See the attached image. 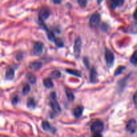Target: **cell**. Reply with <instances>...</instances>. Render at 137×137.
<instances>
[{
    "instance_id": "obj_1",
    "label": "cell",
    "mask_w": 137,
    "mask_h": 137,
    "mask_svg": "<svg viewBox=\"0 0 137 137\" xmlns=\"http://www.w3.org/2000/svg\"><path fill=\"white\" fill-rule=\"evenodd\" d=\"M103 128H104V124H103V122L101 120H97L94 122L90 127L91 131L95 134H94L95 136L101 135L100 133L102 131Z\"/></svg>"
},
{
    "instance_id": "obj_2",
    "label": "cell",
    "mask_w": 137,
    "mask_h": 137,
    "mask_svg": "<svg viewBox=\"0 0 137 137\" xmlns=\"http://www.w3.org/2000/svg\"><path fill=\"white\" fill-rule=\"evenodd\" d=\"M50 105L51 108L56 113H60L61 112V108L60 106L59 103L56 100V95L55 92H52L51 94V99H50Z\"/></svg>"
},
{
    "instance_id": "obj_3",
    "label": "cell",
    "mask_w": 137,
    "mask_h": 137,
    "mask_svg": "<svg viewBox=\"0 0 137 137\" xmlns=\"http://www.w3.org/2000/svg\"><path fill=\"white\" fill-rule=\"evenodd\" d=\"M105 60H106V64L107 65L111 67L113 64H114V56L113 54L112 51L108 49H106V51H105Z\"/></svg>"
},
{
    "instance_id": "obj_4",
    "label": "cell",
    "mask_w": 137,
    "mask_h": 137,
    "mask_svg": "<svg viewBox=\"0 0 137 137\" xmlns=\"http://www.w3.org/2000/svg\"><path fill=\"white\" fill-rule=\"evenodd\" d=\"M82 48V40L80 37H78L74 42V51L75 56L77 58H78L81 53Z\"/></svg>"
},
{
    "instance_id": "obj_5",
    "label": "cell",
    "mask_w": 137,
    "mask_h": 137,
    "mask_svg": "<svg viewBox=\"0 0 137 137\" xmlns=\"http://www.w3.org/2000/svg\"><path fill=\"white\" fill-rule=\"evenodd\" d=\"M50 15V11L48 8H43L41 9L39 13V22L40 23H44L45 20L48 18Z\"/></svg>"
},
{
    "instance_id": "obj_6",
    "label": "cell",
    "mask_w": 137,
    "mask_h": 137,
    "mask_svg": "<svg viewBox=\"0 0 137 137\" xmlns=\"http://www.w3.org/2000/svg\"><path fill=\"white\" fill-rule=\"evenodd\" d=\"M100 22V16L98 14H94L90 19V25L92 28H96Z\"/></svg>"
},
{
    "instance_id": "obj_7",
    "label": "cell",
    "mask_w": 137,
    "mask_h": 137,
    "mask_svg": "<svg viewBox=\"0 0 137 137\" xmlns=\"http://www.w3.org/2000/svg\"><path fill=\"white\" fill-rule=\"evenodd\" d=\"M43 50H44V44L41 42H37L34 45L33 52L36 56H40L43 52Z\"/></svg>"
},
{
    "instance_id": "obj_8",
    "label": "cell",
    "mask_w": 137,
    "mask_h": 137,
    "mask_svg": "<svg viewBox=\"0 0 137 137\" xmlns=\"http://www.w3.org/2000/svg\"><path fill=\"white\" fill-rule=\"evenodd\" d=\"M137 129V122L134 119H131V120H128L127 125H126V130L128 131L129 133H134Z\"/></svg>"
},
{
    "instance_id": "obj_9",
    "label": "cell",
    "mask_w": 137,
    "mask_h": 137,
    "mask_svg": "<svg viewBox=\"0 0 137 137\" xmlns=\"http://www.w3.org/2000/svg\"><path fill=\"white\" fill-rule=\"evenodd\" d=\"M83 113V108L82 106H77L74 109L73 114L76 118H79Z\"/></svg>"
},
{
    "instance_id": "obj_10",
    "label": "cell",
    "mask_w": 137,
    "mask_h": 137,
    "mask_svg": "<svg viewBox=\"0 0 137 137\" xmlns=\"http://www.w3.org/2000/svg\"><path fill=\"white\" fill-rule=\"evenodd\" d=\"M124 3V0H111V6L113 9L121 7Z\"/></svg>"
},
{
    "instance_id": "obj_11",
    "label": "cell",
    "mask_w": 137,
    "mask_h": 137,
    "mask_svg": "<svg viewBox=\"0 0 137 137\" xmlns=\"http://www.w3.org/2000/svg\"><path fill=\"white\" fill-rule=\"evenodd\" d=\"M90 81L92 83H96L97 80V73L94 68H92L90 74Z\"/></svg>"
},
{
    "instance_id": "obj_12",
    "label": "cell",
    "mask_w": 137,
    "mask_h": 137,
    "mask_svg": "<svg viewBox=\"0 0 137 137\" xmlns=\"http://www.w3.org/2000/svg\"><path fill=\"white\" fill-rule=\"evenodd\" d=\"M14 70L11 68H9L7 69L6 73H5V78L8 80H12L14 77Z\"/></svg>"
},
{
    "instance_id": "obj_13",
    "label": "cell",
    "mask_w": 137,
    "mask_h": 137,
    "mask_svg": "<svg viewBox=\"0 0 137 137\" xmlns=\"http://www.w3.org/2000/svg\"><path fill=\"white\" fill-rule=\"evenodd\" d=\"M43 84H44V86H45L47 88H51L54 86V84L52 82V80H51L50 78H47L43 80Z\"/></svg>"
},
{
    "instance_id": "obj_14",
    "label": "cell",
    "mask_w": 137,
    "mask_h": 137,
    "mask_svg": "<svg viewBox=\"0 0 137 137\" xmlns=\"http://www.w3.org/2000/svg\"><path fill=\"white\" fill-rule=\"evenodd\" d=\"M42 64L39 62H32L30 64V68L34 70H40L42 68Z\"/></svg>"
},
{
    "instance_id": "obj_15",
    "label": "cell",
    "mask_w": 137,
    "mask_h": 137,
    "mask_svg": "<svg viewBox=\"0 0 137 137\" xmlns=\"http://www.w3.org/2000/svg\"><path fill=\"white\" fill-rule=\"evenodd\" d=\"M66 72H67L68 74L71 75H73V76H75L77 77H81L82 74L81 72L78 71L77 70H72V69H68L66 70Z\"/></svg>"
},
{
    "instance_id": "obj_16",
    "label": "cell",
    "mask_w": 137,
    "mask_h": 137,
    "mask_svg": "<svg viewBox=\"0 0 137 137\" xmlns=\"http://www.w3.org/2000/svg\"><path fill=\"white\" fill-rule=\"evenodd\" d=\"M42 127L43 128V130L46 131H54V130L53 128H51V126H50V124L47 121H44L42 123Z\"/></svg>"
},
{
    "instance_id": "obj_17",
    "label": "cell",
    "mask_w": 137,
    "mask_h": 137,
    "mask_svg": "<svg viewBox=\"0 0 137 137\" xmlns=\"http://www.w3.org/2000/svg\"><path fill=\"white\" fill-rule=\"evenodd\" d=\"M130 62L133 65L136 66L137 65V50L134 51L133 54L131 56L130 58Z\"/></svg>"
},
{
    "instance_id": "obj_18",
    "label": "cell",
    "mask_w": 137,
    "mask_h": 137,
    "mask_svg": "<svg viewBox=\"0 0 137 137\" xmlns=\"http://www.w3.org/2000/svg\"><path fill=\"white\" fill-rule=\"evenodd\" d=\"M27 106L30 109H33L36 107V102L34 98H30L28 99V102H27Z\"/></svg>"
},
{
    "instance_id": "obj_19",
    "label": "cell",
    "mask_w": 137,
    "mask_h": 137,
    "mask_svg": "<svg viewBox=\"0 0 137 137\" xmlns=\"http://www.w3.org/2000/svg\"><path fill=\"white\" fill-rule=\"evenodd\" d=\"M26 78H28V81L30 82L31 84H34L36 82V78L34 75L31 73H29L26 75Z\"/></svg>"
},
{
    "instance_id": "obj_20",
    "label": "cell",
    "mask_w": 137,
    "mask_h": 137,
    "mask_svg": "<svg viewBox=\"0 0 137 137\" xmlns=\"http://www.w3.org/2000/svg\"><path fill=\"white\" fill-rule=\"evenodd\" d=\"M129 31L131 34H137V22L133 23L131 25L129 29Z\"/></svg>"
},
{
    "instance_id": "obj_21",
    "label": "cell",
    "mask_w": 137,
    "mask_h": 137,
    "mask_svg": "<svg viewBox=\"0 0 137 137\" xmlns=\"http://www.w3.org/2000/svg\"><path fill=\"white\" fill-rule=\"evenodd\" d=\"M66 96H67V98L70 101H72L74 99V96L73 93H72L70 90L68 89H66Z\"/></svg>"
},
{
    "instance_id": "obj_22",
    "label": "cell",
    "mask_w": 137,
    "mask_h": 137,
    "mask_svg": "<svg viewBox=\"0 0 137 137\" xmlns=\"http://www.w3.org/2000/svg\"><path fill=\"white\" fill-rule=\"evenodd\" d=\"M51 77H52L53 78L55 79H57V78H59L61 76V73L60 72L58 71V70H54V72H52L50 74Z\"/></svg>"
},
{
    "instance_id": "obj_23",
    "label": "cell",
    "mask_w": 137,
    "mask_h": 137,
    "mask_svg": "<svg viewBox=\"0 0 137 137\" xmlns=\"http://www.w3.org/2000/svg\"><path fill=\"white\" fill-rule=\"evenodd\" d=\"M54 42L55 43L56 45L58 47H60V48H62V47L64 46V43H63L62 40L60 39V38H56L54 40Z\"/></svg>"
},
{
    "instance_id": "obj_24",
    "label": "cell",
    "mask_w": 137,
    "mask_h": 137,
    "mask_svg": "<svg viewBox=\"0 0 137 137\" xmlns=\"http://www.w3.org/2000/svg\"><path fill=\"white\" fill-rule=\"evenodd\" d=\"M30 90H31V88H30V86L29 84H25L24 86H23V94H28L29 92H30Z\"/></svg>"
},
{
    "instance_id": "obj_25",
    "label": "cell",
    "mask_w": 137,
    "mask_h": 137,
    "mask_svg": "<svg viewBox=\"0 0 137 137\" xmlns=\"http://www.w3.org/2000/svg\"><path fill=\"white\" fill-rule=\"evenodd\" d=\"M125 69V66H120V67H119L116 70L115 72H114V76H119V75H120Z\"/></svg>"
},
{
    "instance_id": "obj_26",
    "label": "cell",
    "mask_w": 137,
    "mask_h": 137,
    "mask_svg": "<svg viewBox=\"0 0 137 137\" xmlns=\"http://www.w3.org/2000/svg\"><path fill=\"white\" fill-rule=\"evenodd\" d=\"M78 3L80 6L84 8L87 5L88 1L87 0H78Z\"/></svg>"
},
{
    "instance_id": "obj_27",
    "label": "cell",
    "mask_w": 137,
    "mask_h": 137,
    "mask_svg": "<svg viewBox=\"0 0 137 137\" xmlns=\"http://www.w3.org/2000/svg\"><path fill=\"white\" fill-rule=\"evenodd\" d=\"M18 100H19V98L17 96H16L14 97V98H13L12 100V104L14 105H16L17 104V102H18Z\"/></svg>"
},
{
    "instance_id": "obj_28",
    "label": "cell",
    "mask_w": 137,
    "mask_h": 137,
    "mask_svg": "<svg viewBox=\"0 0 137 137\" xmlns=\"http://www.w3.org/2000/svg\"><path fill=\"white\" fill-rule=\"evenodd\" d=\"M133 102H134L135 106L137 107V91L133 96Z\"/></svg>"
},
{
    "instance_id": "obj_29",
    "label": "cell",
    "mask_w": 137,
    "mask_h": 137,
    "mask_svg": "<svg viewBox=\"0 0 137 137\" xmlns=\"http://www.w3.org/2000/svg\"><path fill=\"white\" fill-rule=\"evenodd\" d=\"M52 2H54V3L55 4H60L61 2H62V0H52Z\"/></svg>"
},
{
    "instance_id": "obj_30",
    "label": "cell",
    "mask_w": 137,
    "mask_h": 137,
    "mask_svg": "<svg viewBox=\"0 0 137 137\" xmlns=\"http://www.w3.org/2000/svg\"><path fill=\"white\" fill-rule=\"evenodd\" d=\"M133 17H134V19L137 21V8H136V9L135 10V11H134V15H133Z\"/></svg>"
},
{
    "instance_id": "obj_31",
    "label": "cell",
    "mask_w": 137,
    "mask_h": 137,
    "mask_svg": "<svg viewBox=\"0 0 137 137\" xmlns=\"http://www.w3.org/2000/svg\"><path fill=\"white\" fill-rule=\"evenodd\" d=\"M102 2H103V0H98V4H100V3H101Z\"/></svg>"
}]
</instances>
